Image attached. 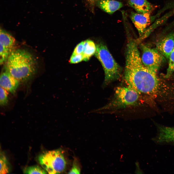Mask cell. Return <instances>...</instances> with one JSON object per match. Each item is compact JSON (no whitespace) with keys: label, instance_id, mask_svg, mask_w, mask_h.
<instances>
[{"label":"cell","instance_id":"cell-1","mask_svg":"<svg viewBox=\"0 0 174 174\" xmlns=\"http://www.w3.org/2000/svg\"><path fill=\"white\" fill-rule=\"evenodd\" d=\"M124 79L128 86L139 94L150 95L159 91V80L157 73L146 68L142 62L137 43L130 39L127 44Z\"/></svg>","mask_w":174,"mask_h":174},{"label":"cell","instance_id":"cell-2","mask_svg":"<svg viewBox=\"0 0 174 174\" xmlns=\"http://www.w3.org/2000/svg\"><path fill=\"white\" fill-rule=\"evenodd\" d=\"M8 71L19 81H26L34 74L37 64L29 52L23 49L14 50L7 60L6 66Z\"/></svg>","mask_w":174,"mask_h":174},{"label":"cell","instance_id":"cell-3","mask_svg":"<svg viewBox=\"0 0 174 174\" xmlns=\"http://www.w3.org/2000/svg\"><path fill=\"white\" fill-rule=\"evenodd\" d=\"M95 56L101 64L104 72L105 82L109 83L120 77L121 68L116 61L106 46L100 43L96 45Z\"/></svg>","mask_w":174,"mask_h":174},{"label":"cell","instance_id":"cell-4","mask_svg":"<svg viewBox=\"0 0 174 174\" xmlns=\"http://www.w3.org/2000/svg\"><path fill=\"white\" fill-rule=\"evenodd\" d=\"M39 162L49 174H58L65 170L66 163L62 150L58 149L46 151L40 155Z\"/></svg>","mask_w":174,"mask_h":174},{"label":"cell","instance_id":"cell-5","mask_svg":"<svg viewBox=\"0 0 174 174\" xmlns=\"http://www.w3.org/2000/svg\"><path fill=\"white\" fill-rule=\"evenodd\" d=\"M139 96V94L130 86L118 87L116 89L112 100L98 110L117 109L132 105L137 102Z\"/></svg>","mask_w":174,"mask_h":174},{"label":"cell","instance_id":"cell-6","mask_svg":"<svg viewBox=\"0 0 174 174\" xmlns=\"http://www.w3.org/2000/svg\"><path fill=\"white\" fill-rule=\"evenodd\" d=\"M140 47L143 64L148 69L157 73L164 62V56L157 49L150 48L143 44H141Z\"/></svg>","mask_w":174,"mask_h":174},{"label":"cell","instance_id":"cell-7","mask_svg":"<svg viewBox=\"0 0 174 174\" xmlns=\"http://www.w3.org/2000/svg\"><path fill=\"white\" fill-rule=\"evenodd\" d=\"M0 62L1 64L7 60L10 55L14 50L15 40L9 33L0 29Z\"/></svg>","mask_w":174,"mask_h":174},{"label":"cell","instance_id":"cell-8","mask_svg":"<svg viewBox=\"0 0 174 174\" xmlns=\"http://www.w3.org/2000/svg\"><path fill=\"white\" fill-rule=\"evenodd\" d=\"M151 12L139 13L131 12L130 18L140 36H142L151 21Z\"/></svg>","mask_w":174,"mask_h":174},{"label":"cell","instance_id":"cell-9","mask_svg":"<svg viewBox=\"0 0 174 174\" xmlns=\"http://www.w3.org/2000/svg\"><path fill=\"white\" fill-rule=\"evenodd\" d=\"M4 69L0 75V87L7 91L14 94L19 87L20 81L13 77L6 68Z\"/></svg>","mask_w":174,"mask_h":174},{"label":"cell","instance_id":"cell-10","mask_svg":"<svg viewBox=\"0 0 174 174\" xmlns=\"http://www.w3.org/2000/svg\"><path fill=\"white\" fill-rule=\"evenodd\" d=\"M157 49L165 57L169 58L174 48V32L167 36L157 43Z\"/></svg>","mask_w":174,"mask_h":174},{"label":"cell","instance_id":"cell-11","mask_svg":"<svg viewBox=\"0 0 174 174\" xmlns=\"http://www.w3.org/2000/svg\"><path fill=\"white\" fill-rule=\"evenodd\" d=\"M97 6L101 9L109 14H112L123 6L119 1L113 0H97Z\"/></svg>","mask_w":174,"mask_h":174},{"label":"cell","instance_id":"cell-12","mask_svg":"<svg viewBox=\"0 0 174 174\" xmlns=\"http://www.w3.org/2000/svg\"><path fill=\"white\" fill-rule=\"evenodd\" d=\"M128 3L139 13L151 12L153 8V5L147 0H128Z\"/></svg>","mask_w":174,"mask_h":174},{"label":"cell","instance_id":"cell-13","mask_svg":"<svg viewBox=\"0 0 174 174\" xmlns=\"http://www.w3.org/2000/svg\"><path fill=\"white\" fill-rule=\"evenodd\" d=\"M157 140L160 142L174 143V127L161 126L159 127Z\"/></svg>","mask_w":174,"mask_h":174},{"label":"cell","instance_id":"cell-14","mask_svg":"<svg viewBox=\"0 0 174 174\" xmlns=\"http://www.w3.org/2000/svg\"><path fill=\"white\" fill-rule=\"evenodd\" d=\"M96 51V46L92 41L87 40L84 41V49L82 54L84 60H88L90 57L95 54Z\"/></svg>","mask_w":174,"mask_h":174},{"label":"cell","instance_id":"cell-15","mask_svg":"<svg viewBox=\"0 0 174 174\" xmlns=\"http://www.w3.org/2000/svg\"><path fill=\"white\" fill-rule=\"evenodd\" d=\"M0 174H6L9 173L10 170L9 163L5 155L3 153L1 152L0 154Z\"/></svg>","mask_w":174,"mask_h":174},{"label":"cell","instance_id":"cell-16","mask_svg":"<svg viewBox=\"0 0 174 174\" xmlns=\"http://www.w3.org/2000/svg\"><path fill=\"white\" fill-rule=\"evenodd\" d=\"M24 173L25 174H46V171L44 169L37 165L25 168Z\"/></svg>","mask_w":174,"mask_h":174},{"label":"cell","instance_id":"cell-17","mask_svg":"<svg viewBox=\"0 0 174 174\" xmlns=\"http://www.w3.org/2000/svg\"><path fill=\"white\" fill-rule=\"evenodd\" d=\"M168 67L165 77H169L174 72V48L171 52L169 57Z\"/></svg>","mask_w":174,"mask_h":174},{"label":"cell","instance_id":"cell-18","mask_svg":"<svg viewBox=\"0 0 174 174\" xmlns=\"http://www.w3.org/2000/svg\"><path fill=\"white\" fill-rule=\"evenodd\" d=\"M5 89L0 87V104L3 106L7 104L8 101V93Z\"/></svg>","mask_w":174,"mask_h":174},{"label":"cell","instance_id":"cell-19","mask_svg":"<svg viewBox=\"0 0 174 174\" xmlns=\"http://www.w3.org/2000/svg\"><path fill=\"white\" fill-rule=\"evenodd\" d=\"M84 57L82 54H72L70 59L69 62L71 64H76L83 60Z\"/></svg>","mask_w":174,"mask_h":174},{"label":"cell","instance_id":"cell-20","mask_svg":"<svg viewBox=\"0 0 174 174\" xmlns=\"http://www.w3.org/2000/svg\"><path fill=\"white\" fill-rule=\"evenodd\" d=\"M80 170L79 165L76 160H75L73 162L72 167L69 174H80Z\"/></svg>","mask_w":174,"mask_h":174},{"label":"cell","instance_id":"cell-21","mask_svg":"<svg viewBox=\"0 0 174 174\" xmlns=\"http://www.w3.org/2000/svg\"><path fill=\"white\" fill-rule=\"evenodd\" d=\"M84 41H82L78 44L75 48L73 53L80 54L83 53L84 47Z\"/></svg>","mask_w":174,"mask_h":174},{"label":"cell","instance_id":"cell-22","mask_svg":"<svg viewBox=\"0 0 174 174\" xmlns=\"http://www.w3.org/2000/svg\"><path fill=\"white\" fill-rule=\"evenodd\" d=\"M97 0H88L89 3L91 5L94 4Z\"/></svg>","mask_w":174,"mask_h":174}]
</instances>
